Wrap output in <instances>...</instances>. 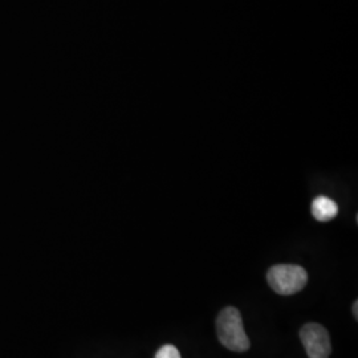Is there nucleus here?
Segmentation results:
<instances>
[{
    "label": "nucleus",
    "instance_id": "obj_1",
    "mask_svg": "<svg viewBox=\"0 0 358 358\" xmlns=\"http://www.w3.org/2000/svg\"><path fill=\"white\" fill-rule=\"evenodd\" d=\"M217 332L220 344L232 352L242 353L250 349V340L244 331L243 319L239 309L227 307L219 313Z\"/></svg>",
    "mask_w": 358,
    "mask_h": 358
},
{
    "label": "nucleus",
    "instance_id": "obj_2",
    "mask_svg": "<svg viewBox=\"0 0 358 358\" xmlns=\"http://www.w3.org/2000/svg\"><path fill=\"white\" fill-rule=\"evenodd\" d=\"M269 287L282 296L300 292L308 282L306 269L294 264H278L267 272Z\"/></svg>",
    "mask_w": 358,
    "mask_h": 358
},
{
    "label": "nucleus",
    "instance_id": "obj_3",
    "mask_svg": "<svg viewBox=\"0 0 358 358\" xmlns=\"http://www.w3.org/2000/svg\"><path fill=\"white\" fill-rule=\"evenodd\" d=\"M300 340L309 358H329L332 353L329 333L320 324H306L300 331Z\"/></svg>",
    "mask_w": 358,
    "mask_h": 358
},
{
    "label": "nucleus",
    "instance_id": "obj_4",
    "mask_svg": "<svg viewBox=\"0 0 358 358\" xmlns=\"http://www.w3.org/2000/svg\"><path fill=\"white\" fill-rule=\"evenodd\" d=\"M312 214L319 222H328L338 214V206L328 196H317L312 203Z\"/></svg>",
    "mask_w": 358,
    "mask_h": 358
},
{
    "label": "nucleus",
    "instance_id": "obj_5",
    "mask_svg": "<svg viewBox=\"0 0 358 358\" xmlns=\"http://www.w3.org/2000/svg\"><path fill=\"white\" fill-rule=\"evenodd\" d=\"M155 358H182L178 349L174 345H164L157 352Z\"/></svg>",
    "mask_w": 358,
    "mask_h": 358
},
{
    "label": "nucleus",
    "instance_id": "obj_6",
    "mask_svg": "<svg viewBox=\"0 0 358 358\" xmlns=\"http://www.w3.org/2000/svg\"><path fill=\"white\" fill-rule=\"evenodd\" d=\"M353 313H355V319L358 320V301L356 300L353 304Z\"/></svg>",
    "mask_w": 358,
    "mask_h": 358
}]
</instances>
